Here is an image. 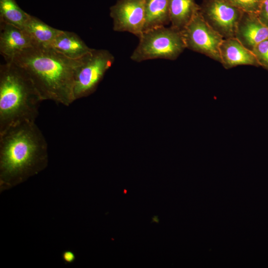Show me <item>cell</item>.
I'll use <instances>...</instances> for the list:
<instances>
[{
  "mask_svg": "<svg viewBox=\"0 0 268 268\" xmlns=\"http://www.w3.org/2000/svg\"><path fill=\"white\" fill-rule=\"evenodd\" d=\"M219 53L220 63L226 69L242 65L260 66L253 52L235 37L223 39L219 47Z\"/></svg>",
  "mask_w": 268,
  "mask_h": 268,
  "instance_id": "obj_11",
  "label": "cell"
},
{
  "mask_svg": "<svg viewBox=\"0 0 268 268\" xmlns=\"http://www.w3.org/2000/svg\"><path fill=\"white\" fill-rule=\"evenodd\" d=\"M37 45L50 46L62 30L48 25L38 18L29 15L23 28Z\"/></svg>",
  "mask_w": 268,
  "mask_h": 268,
  "instance_id": "obj_15",
  "label": "cell"
},
{
  "mask_svg": "<svg viewBox=\"0 0 268 268\" xmlns=\"http://www.w3.org/2000/svg\"><path fill=\"white\" fill-rule=\"evenodd\" d=\"M83 57L70 59L51 46L36 45L19 53L11 61L27 72L43 101L68 106L75 101V75Z\"/></svg>",
  "mask_w": 268,
  "mask_h": 268,
  "instance_id": "obj_1",
  "label": "cell"
},
{
  "mask_svg": "<svg viewBox=\"0 0 268 268\" xmlns=\"http://www.w3.org/2000/svg\"><path fill=\"white\" fill-rule=\"evenodd\" d=\"M43 100L27 72L12 61L0 66V133L35 122Z\"/></svg>",
  "mask_w": 268,
  "mask_h": 268,
  "instance_id": "obj_3",
  "label": "cell"
},
{
  "mask_svg": "<svg viewBox=\"0 0 268 268\" xmlns=\"http://www.w3.org/2000/svg\"><path fill=\"white\" fill-rule=\"evenodd\" d=\"M260 66L268 71V39L258 44L252 50Z\"/></svg>",
  "mask_w": 268,
  "mask_h": 268,
  "instance_id": "obj_18",
  "label": "cell"
},
{
  "mask_svg": "<svg viewBox=\"0 0 268 268\" xmlns=\"http://www.w3.org/2000/svg\"><path fill=\"white\" fill-rule=\"evenodd\" d=\"M257 15L261 22L268 28V0H263Z\"/></svg>",
  "mask_w": 268,
  "mask_h": 268,
  "instance_id": "obj_19",
  "label": "cell"
},
{
  "mask_svg": "<svg viewBox=\"0 0 268 268\" xmlns=\"http://www.w3.org/2000/svg\"><path fill=\"white\" fill-rule=\"evenodd\" d=\"M114 60L113 54L105 49H92L83 57L75 75L73 88L75 101L94 91Z\"/></svg>",
  "mask_w": 268,
  "mask_h": 268,
  "instance_id": "obj_5",
  "label": "cell"
},
{
  "mask_svg": "<svg viewBox=\"0 0 268 268\" xmlns=\"http://www.w3.org/2000/svg\"><path fill=\"white\" fill-rule=\"evenodd\" d=\"M29 15L15 0H0V21L23 28Z\"/></svg>",
  "mask_w": 268,
  "mask_h": 268,
  "instance_id": "obj_16",
  "label": "cell"
},
{
  "mask_svg": "<svg viewBox=\"0 0 268 268\" xmlns=\"http://www.w3.org/2000/svg\"><path fill=\"white\" fill-rule=\"evenodd\" d=\"M113 29L128 32L139 38L145 22L144 0H118L110 8Z\"/></svg>",
  "mask_w": 268,
  "mask_h": 268,
  "instance_id": "obj_8",
  "label": "cell"
},
{
  "mask_svg": "<svg viewBox=\"0 0 268 268\" xmlns=\"http://www.w3.org/2000/svg\"><path fill=\"white\" fill-rule=\"evenodd\" d=\"M130 58L135 62L163 59L175 60L186 48L181 31L166 26L144 31Z\"/></svg>",
  "mask_w": 268,
  "mask_h": 268,
  "instance_id": "obj_4",
  "label": "cell"
},
{
  "mask_svg": "<svg viewBox=\"0 0 268 268\" xmlns=\"http://www.w3.org/2000/svg\"><path fill=\"white\" fill-rule=\"evenodd\" d=\"M48 145L35 122H26L0 133V170L10 181L37 172L46 163Z\"/></svg>",
  "mask_w": 268,
  "mask_h": 268,
  "instance_id": "obj_2",
  "label": "cell"
},
{
  "mask_svg": "<svg viewBox=\"0 0 268 268\" xmlns=\"http://www.w3.org/2000/svg\"><path fill=\"white\" fill-rule=\"evenodd\" d=\"M199 9L196 0H169L171 26L182 31Z\"/></svg>",
  "mask_w": 268,
  "mask_h": 268,
  "instance_id": "obj_13",
  "label": "cell"
},
{
  "mask_svg": "<svg viewBox=\"0 0 268 268\" xmlns=\"http://www.w3.org/2000/svg\"><path fill=\"white\" fill-rule=\"evenodd\" d=\"M144 11L143 32L170 23L169 0H144Z\"/></svg>",
  "mask_w": 268,
  "mask_h": 268,
  "instance_id": "obj_14",
  "label": "cell"
},
{
  "mask_svg": "<svg viewBox=\"0 0 268 268\" xmlns=\"http://www.w3.org/2000/svg\"><path fill=\"white\" fill-rule=\"evenodd\" d=\"M199 11L208 25L224 39L235 37L243 11L227 0H202Z\"/></svg>",
  "mask_w": 268,
  "mask_h": 268,
  "instance_id": "obj_7",
  "label": "cell"
},
{
  "mask_svg": "<svg viewBox=\"0 0 268 268\" xmlns=\"http://www.w3.org/2000/svg\"><path fill=\"white\" fill-rule=\"evenodd\" d=\"M159 220H160L158 218V215H154L152 217V221H151L150 223L155 222V223L158 224L159 223Z\"/></svg>",
  "mask_w": 268,
  "mask_h": 268,
  "instance_id": "obj_21",
  "label": "cell"
},
{
  "mask_svg": "<svg viewBox=\"0 0 268 268\" xmlns=\"http://www.w3.org/2000/svg\"><path fill=\"white\" fill-rule=\"evenodd\" d=\"M235 38L252 51L258 44L268 39V28L261 22L257 14L243 12L236 27Z\"/></svg>",
  "mask_w": 268,
  "mask_h": 268,
  "instance_id": "obj_10",
  "label": "cell"
},
{
  "mask_svg": "<svg viewBox=\"0 0 268 268\" xmlns=\"http://www.w3.org/2000/svg\"><path fill=\"white\" fill-rule=\"evenodd\" d=\"M123 193L125 194H126L127 193V190L124 189L123 191Z\"/></svg>",
  "mask_w": 268,
  "mask_h": 268,
  "instance_id": "obj_22",
  "label": "cell"
},
{
  "mask_svg": "<svg viewBox=\"0 0 268 268\" xmlns=\"http://www.w3.org/2000/svg\"><path fill=\"white\" fill-rule=\"evenodd\" d=\"M181 32L186 48L220 63L219 47L224 38L208 25L199 10Z\"/></svg>",
  "mask_w": 268,
  "mask_h": 268,
  "instance_id": "obj_6",
  "label": "cell"
},
{
  "mask_svg": "<svg viewBox=\"0 0 268 268\" xmlns=\"http://www.w3.org/2000/svg\"><path fill=\"white\" fill-rule=\"evenodd\" d=\"M49 46L65 56L75 60L83 57L92 49L77 34L64 30L62 31Z\"/></svg>",
  "mask_w": 268,
  "mask_h": 268,
  "instance_id": "obj_12",
  "label": "cell"
},
{
  "mask_svg": "<svg viewBox=\"0 0 268 268\" xmlns=\"http://www.w3.org/2000/svg\"><path fill=\"white\" fill-rule=\"evenodd\" d=\"M37 45L23 28L0 21V53L5 62L19 53Z\"/></svg>",
  "mask_w": 268,
  "mask_h": 268,
  "instance_id": "obj_9",
  "label": "cell"
},
{
  "mask_svg": "<svg viewBox=\"0 0 268 268\" xmlns=\"http://www.w3.org/2000/svg\"><path fill=\"white\" fill-rule=\"evenodd\" d=\"M243 12L257 14L263 0H227Z\"/></svg>",
  "mask_w": 268,
  "mask_h": 268,
  "instance_id": "obj_17",
  "label": "cell"
},
{
  "mask_svg": "<svg viewBox=\"0 0 268 268\" xmlns=\"http://www.w3.org/2000/svg\"><path fill=\"white\" fill-rule=\"evenodd\" d=\"M64 260L68 263L73 262L75 260V255L72 252L70 251H65L63 254Z\"/></svg>",
  "mask_w": 268,
  "mask_h": 268,
  "instance_id": "obj_20",
  "label": "cell"
}]
</instances>
